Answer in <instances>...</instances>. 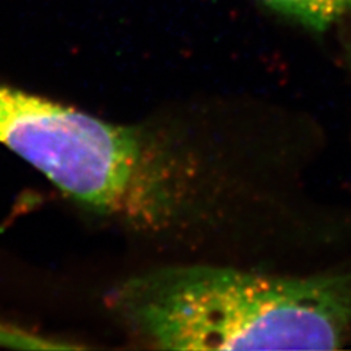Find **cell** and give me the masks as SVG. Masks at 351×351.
I'll use <instances>...</instances> for the list:
<instances>
[{
	"label": "cell",
	"mask_w": 351,
	"mask_h": 351,
	"mask_svg": "<svg viewBox=\"0 0 351 351\" xmlns=\"http://www.w3.org/2000/svg\"><path fill=\"white\" fill-rule=\"evenodd\" d=\"M0 144L97 213L154 227L179 206L176 162L144 132L5 84Z\"/></svg>",
	"instance_id": "cell-2"
},
{
	"label": "cell",
	"mask_w": 351,
	"mask_h": 351,
	"mask_svg": "<svg viewBox=\"0 0 351 351\" xmlns=\"http://www.w3.org/2000/svg\"><path fill=\"white\" fill-rule=\"evenodd\" d=\"M350 64H351V46H350Z\"/></svg>",
	"instance_id": "cell-4"
},
{
	"label": "cell",
	"mask_w": 351,
	"mask_h": 351,
	"mask_svg": "<svg viewBox=\"0 0 351 351\" xmlns=\"http://www.w3.org/2000/svg\"><path fill=\"white\" fill-rule=\"evenodd\" d=\"M285 18L324 32L335 24L351 18V0H258Z\"/></svg>",
	"instance_id": "cell-3"
},
{
	"label": "cell",
	"mask_w": 351,
	"mask_h": 351,
	"mask_svg": "<svg viewBox=\"0 0 351 351\" xmlns=\"http://www.w3.org/2000/svg\"><path fill=\"white\" fill-rule=\"evenodd\" d=\"M114 312L164 350H337L351 343V271L284 277L195 265L112 293Z\"/></svg>",
	"instance_id": "cell-1"
}]
</instances>
